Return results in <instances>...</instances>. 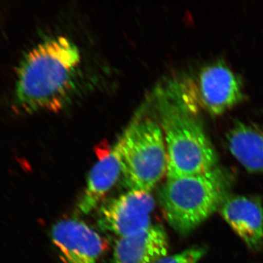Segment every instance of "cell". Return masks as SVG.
I'll return each mask as SVG.
<instances>
[{
	"label": "cell",
	"mask_w": 263,
	"mask_h": 263,
	"mask_svg": "<svg viewBox=\"0 0 263 263\" xmlns=\"http://www.w3.org/2000/svg\"><path fill=\"white\" fill-rule=\"evenodd\" d=\"M226 138L230 153L247 171L263 173V125L235 123Z\"/></svg>",
	"instance_id": "11"
},
{
	"label": "cell",
	"mask_w": 263,
	"mask_h": 263,
	"mask_svg": "<svg viewBox=\"0 0 263 263\" xmlns=\"http://www.w3.org/2000/svg\"><path fill=\"white\" fill-rule=\"evenodd\" d=\"M205 253V247H194L180 253L166 256L155 263H198Z\"/></svg>",
	"instance_id": "12"
},
{
	"label": "cell",
	"mask_w": 263,
	"mask_h": 263,
	"mask_svg": "<svg viewBox=\"0 0 263 263\" xmlns=\"http://www.w3.org/2000/svg\"><path fill=\"white\" fill-rule=\"evenodd\" d=\"M167 179L205 174L218 167V157L201 123L182 103L167 102L162 114Z\"/></svg>",
	"instance_id": "3"
},
{
	"label": "cell",
	"mask_w": 263,
	"mask_h": 263,
	"mask_svg": "<svg viewBox=\"0 0 263 263\" xmlns=\"http://www.w3.org/2000/svg\"><path fill=\"white\" fill-rule=\"evenodd\" d=\"M121 139L124 183L129 190L151 192L167 173V148L162 128L150 119L135 122Z\"/></svg>",
	"instance_id": "4"
},
{
	"label": "cell",
	"mask_w": 263,
	"mask_h": 263,
	"mask_svg": "<svg viewBox=\"0 0 263 263\" xmlns=\"http://www.w3.org/2000/svg\"><path fill=\"white\" fill-rule=\"evenodd\" d=\"M221 215L249 249L258 251L263 246V208L256 197L228 196L220 209Z\"/></svg>",
	"instance_id": "9"
},
{
	"label": "cell",
	"mask_w": 263,
	"mask_h": 263,
	"mask_svg": "<svg viewBox=\"0 0 263 263\" xmlns=\"http://www.w3.org/2000/svg\"><path fill=\"white\" fill-rule=\"evenodd\" d=\"M196 94L202 108L212 116L226 113L245 98L240 78L221 61L213 62L200 70Z\"/></svg>",
	"instance_id": "6"
},
{
	"label": "cell",
	"mask_w": 263,
	"mask_h": 263,
	"mask_svg": "<svg viewBox=\"0 0 263 263\" xmlns=\"http://www.w3.org/2000/svg\"><path fill=\"white\" fill-rule=\"evenodd\" d=\"M81 60L79 48L65 36L34 46L21 62L15 101L26 113L57 112L70 98Z\"/></svg>",
	"instance_id": "1"
},
{
	"label": "cell",
	"mask_w": 263,
	"mask_h": 263,
	"mask_svg": "<svg viewBox=\"0 0 263 263\" xmlns=\"http://www.w3.org/2000/svg\"><path fill=\"white\" fill-rule=\"evenodd\" d=\"M167 233L160 226L119 238L114 250V263H155L167 256Z\"/></svg>",
	"instance_id": "10"
},
{
	"label": "cell",
	"mask_w": 263,
	"mask_h": 263,
	"mask_svg": "<svg viewBox=\"0 0 263 263\" xmlns=\"http://www.w3.org/2000/svg\"><path fill=\"white\" fill-rule=\"evenodd\" d=\"M155 205L150 192L129 190L102 204L98 213L99 226L119 238L135 234L152 226L151 215Z\"/></svg>",
	"instance_id": "5"
},
{
	"label": "cell",
	"mask_w": 263,
	"mask_h": 263,
	"mask_svg": "<svg viewBox=\"0 0 263 263\" xmlns=\"http://www.w3.org/2000/svg\"><path fill=\"white\" fill-rule=\"evenodd\" d=\"M51 235L65 263H98L105 249V241L98 232L78 219L58 221Z\"/></svg>",
	"instance_id": "7"
},
{
	"label": "cell",
	"mask_w": 263,
	"mask_h": 263,
	"mask_svg": "<svg viewBox=\"0 0 263 263\" xmlns=\"http://www.w3.org/2000/svg\"><path fill=\"white\" fill-rule=\"evenodd\" d=\"M98 159L90 171L84 193L78 202L81 214H89L96 209L111 190L122 174V139L113 147L99 148Z\"/></svg>",
	"instance_id": "8"
},
{
	"label": "cell",
	"mask_w": 263,
	"mask_h": 263,
	"mask_svg": "<svg viewBox=\"0 0 263 263\" xmlns=\"http://www.w3.org/2000/svg\"><path fill=\"white\" fill-rule=\"evenodd\" d=\"M230 176L216 168L205 174L167 179L160 202L170 226L186 235L220 209L228 197Z\"/></svg>",
	"instance_id": "2"
}]
</instances>
